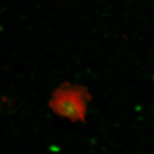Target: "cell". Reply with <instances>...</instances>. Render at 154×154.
Returning a JSON list of instances; mask_svg holds the SVG:
<instances>
[{
	"label": "cell",
	"instance_id": "obj_1",
	"mask_svg": "<svg viewBox=\"0 0 154 154\" xmlns=\"http://www.w3.org/2000/svg\"><path fill=\"white\" fill-rule=\"evenodd\" d=\"M91 96L85 87L65 84L53 92L49 105L55 114L72 122H84Z\"/></svg>",
	"mask_w": 154,
	"mask_h": 154
}]
</instances>
